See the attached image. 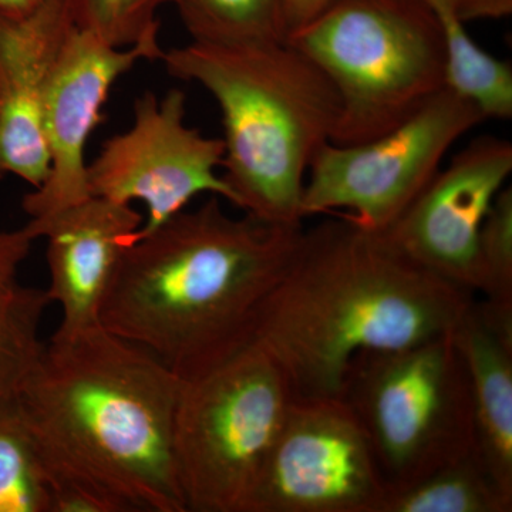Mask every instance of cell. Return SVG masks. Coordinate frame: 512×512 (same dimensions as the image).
Instances as JSON below:
<instances>
[{"label": "cell", "mask_w": 512, "mask_h": 512, "mask_svg": "<svg viewBox=\"0 0 512 512\" xmlns=\"http://www.w3.org/2000/svg\"><path fill=\"white\" fill-rule=\"evenodd\" d=\"M441 20L446 49L444 83L447 89L470 101L484 120L512 117V67L497 59L468 35L466 23L447 9L444 0L433 8Z\"/></svg>", "instance_id": "cell-17"}, {"label": "cell", "mask_w": 512, "mask_h": 512, "mask_svg": "<svg viewBox=\"0 0 512 512\" xmlns=\"http://www.w3.org/2000/svg\"><path fill=\"white\" fill-rule=\"evenodd\" d=\"M423 2H426L427 5H430L431 8H433V6L436 5L437 2H440V0H423Z\"/></svg>", "instance_id": "cell-27"}, {"label": "cell", "mask_w": 512, "mask_h": 512, "mask_svg": "<svg viewBox=\"0 0 512 512\" xmlns=\"http://www.w3.org/2000/svg\"><path fill=\"white\" fill-rule=\"evenodd\" d=\"M286 42L338 94L340 146L383 136L446 87L443 26L423 0H332Z\"/></svg>", "instance_id": "cell-5"}, {"label": "cell", "mask_w": 512, "mask_h": 512, "mask_svg": "<svg viewBox=\"0 0 512 512\" xmlns=\"http://www.w3.org/2000/svg\"><path fill=\"white\" fill-rule=\"evenodd\" d=\"M181 383L101 325L56 330L16 394L55 512H187L173 450Z\"/></svg>", "instance_id": "cell-1"}, {"label": "cell", "mask_w": 512, "mask_h": 512, "mask_svg": "<svg viewBox=\"0 0 512 512\" xmlns=\"http://www.w3.org/2000/svg\"><path fill=\"white\" fill-rule=\"evenodd\" d=\"M74 25L72 0H56L28 19H0V180L16 175L36 190L49 175L47 82Z\"/></svg>", "instance_id": "cell-14"}, {"label": "cell", "mask_w": 512, "mask_h": 512, "mask_svg": "<svg viewBox=\"0 0 512 512\" xmlns=\"http://www.w3.org/2000/svg\"><path fill=\"white\" fill-rule=\"evenodd\" d=\"M476 451L406 487L387 491L380 512H511Z\"/></svg>", "instance_id": "cell-16"}, {"label": "cell", "mask_w": 512, "mask_h": 512, "mask_svg": "<svg viewBox=\"0 0 512 512\" xmlns=\"http://www.w3.org/2000/svg\"><path fill=\"white\" fill-rule=\"evenodd\" d=\"M332 0H286V39L319 15Z\"/></svg>", "instance_id": "cell-25"}, {"label": "cell", "mask_w": 512, "mask_h": 512, "mask_svg": "<svg viewBox=\"0 0 512 512\" xmlns=\"http://www.w3.org/2000/svg\"><path fill=\"white\" fill-rule=\"evenodd\" d=\"M210 195L138 234L100 309V325L178 379L214 369L252 342L266 299L291 264L302 225L234 218Z\"/></svg>", "instance_id": "cell-3"}, {"label": "cell", "mask_w": 512, "mask_h": 512, "mask_svg": "<svg viewBox=\"0 0 512 512\" xmlns=\"http://www.w3.org/2000/svg\"><path fill=\"white\" fill-rule=\"evenodd\" d=\"M474 293L424 268L348 214L303 228L259 313L252 342L295 397H340L363 352L410 348L453 332Z\"/></svg>", "instance_id": "cell-2"}, {"label": "cell", "mask_w": 512, "mask_h": 512, "mask_svg": "<svg viewBox=\"0 0 512 512\" xmlns=\"http://www.w3.org/2000/svg\"><path fill=\"white\" fill-rule=\"evenodd\" d=\"M387 487L342 397H293L244 512H380Z\"/></svg>", "instance_id": "cell-9"}, {"label": "cell", "mask_w": 512, "mask_h": 512, "mask_svg": "<svg viewBox=\"0 0 512 512\" xmlns=\"http://www.w3.org/2000/svg\"><path fill=\"white\" fill-rule=\"evenodd\" d=\"M33 241L25 227L0 232V295L19 284V268L28 258Z\"/></svg>", "instance_id": "cell-23"}, {"label": "cell", "mask_w": 512, "mask_h": 512, "mask_svg": "<svg viewBox=\"0 0 512 512\" xmlns=\"http://www.w3.org/2000/svg\"><path fill=\"white\" fill-rule=\"evenodd\" d=\"M171 0H72L74 20L114 47L136 45L158 32L157 10Z\"/></svg>", "instance_id": "cell-22"}, {"label": "cell", "mask_w": 512, "mask_h": 512, "mask_svg": "<svg viewBox=\"0 0 512 512\" xmlns=\"http://www.w3.org/2000/svg\"><path fill=\"white\" fill-rule=\"evenodd\" d=\"M293 393L274 359L249 343L181 383L173 450L187 512H244Z\"/></svg>", "instance_id": "cell-7"}, {"label": "cell", "mask_w": 512, "mask_h": 512, "mask_svg": "<svg viewBox=\"0 0 512 512\" xmlns=\"http://www.w3.org/2000/svg\"><path fill=\"white\" fill-rule=\"evenodd\" d=\"M55 2L56 0H0V19H28Z\"/></svg>", "instance_id": "cell-26"}, {"label": "cell", "mask_w": 512, "mask_h": 512, "mask_svg": "<svg viewBox=\"0 0 512 512\" xmlns=\"http://www.w3.org/2000/svg\"><path fill=\"white\" fill-rule=\"evenodd\" d=\"M158 32L130 47H114L74 25L47 82L43 130L50 170L23 198L30 221H43L92 197L87 187V141L101 119L113 84L141 60L163 59Z\"/></svg>", "instance_id": "cell-11"}, {"label": "cell", "mask_w": 512, "mask_h": 512, "mask_svg": "<svg viewBox=\"0 0 512 512\" xmlns=\"http://www.w3.org/2000/svg\"><path fill=\"white\" fill-rule=\"evenodd\" d=\"M483 121L476 106L443 87L383 136L323 144L306 175L302 217L346 210L362 227L387 231L439 173L458 138Z\"/></svg>", "instance_id": "cell-8"}, {"label": "cell", "mask_w": 512, "mask_h": 512, "mask_svg": "<svg viewBox=\"0 0 512 512\" xmlns=\"http://www.w3.org/2000/svg\"><path fill=\"white\" fill-rule=\"evenodd\" d=\"M460 22L503 19L512 13V0H444Z\"/></svg>", "instance_id": "cell-24"}, {"label": "cell", "mask_w": 512, "mask_h": 512, "mask_svg": "<svg viewBox=\"0 0 512 512\" xmlns=\"http://www.w3.org/2000/svg\"><path fill=\"white\" fill-rule=\"evenodd\" d=\"M511 173V141L478 137L431 178L384 232L417 264L451 284L478 292V234Z\"/></svg>", "instance_id": "cell-12"}, {"label": "cell", "mask_w": 512, "mask_h": 512, "mask_svg": "<svg viewBox=\"0 0 512 512\" xmlns=\"http://www.w3.org/2000/svg\"><path fill=\"white\" fill-rule=\"evenodd\" d=\"M192 40L286 42V0H171Z\"/></svg>", "instance_id": "cell-19"}, {"label": "cell", "mask_w": 512, "mask_h": 512, "mask_svg": "<svg viewBox=\"0 0 512 512\" xmlns=\"http://www.w3.org/2000/svg\"><path fill=\"white\" fill-rule=\"evenodd\" d=\"M478 292L512 303V188H503L485 215L477 244Z\"/></svg>", "instance_id": "cell-21"}, {"label": "cell", "mask_w": 512, "mask_h": 512, "mask_svg": "<svg viewBox=\"0 0 512 512\" xmlns=\"http://www.w3.org/2000/svg\"><path fill=\"white\" fill-rule=\"evenodd\" d=\"M340 397L362 424L387 491L476 451L470 382L453 332L359 353Z\"/></svg>", "instance_id": "cell-6"}, {"label": "cell", "mask_w": 512, "mask_h": 512, "mask_svg": "<svg viewBox=\"0 0 512 512\" xmlns=\"http://www.w3.org/2000/svg\"><path fill=\"white\" fill-rule=\"evenodd\" d=\"M0 512H55V491L16 396L0 402Z\"/></svg>", "instance_id": "cell-18"}, {"label": "cell", "mask_w": 512, "mask_h": 512, "mask_svg": "<svg viewBox=\"0 0 512 512\" xmlns=\"http://www.w3.org/2000/svg\"><path fill=\"white\" fill-rule=\"evenodd\" d=\"M185 100L180 89L163 100L153 93L138 97L133 126L109 138L87 167L93 197L146 205L147 220L138 234L170 220L197 195H217L237 207L234 192L218 173L224 141L185 124Z\"/></svg>", "instance_id": "cell-10"}, {"label": "cell", "mask_w": 512, "mask_h": 512, "mask_svg": "<svg viewBox=\"0 0 512 512\" xmlns=\"http://www.w3.org/2000/svg\"><path fill=\"white\" fill-rule=\"evenodd\" d=\"M453 338L470 382L476 454L512 497V303L474 299Z\"/></svg>", "instance_id": "cell-15"}, {"label": "cell", "mask_w": 512, "mask_h": 512, "mask_svg": "<svg viewBox=\"0 0 512 512\" xmlns=\"http://www.w3.org/2000/svg\"><path fill=\"white\" fill-rule=\"evenodd\" d=\"M161 60L175 79L200 84L217 101L222 178L237 207L271 224L302 225L306 175L339 119L328 77L288 42L192 40Z\"/></svg>", "instance_id": "cell-4"}, {"label": "cell", "mask_w": 512, "mask_h": 512, "mask_svg": "<svg viewBox=\"0 0 512 512\" xmlns=\"http://www.w3.org/2000/svg\"><path fill=\"white\" fill-rule=\"evenodd\" d=\"M46 289L16 285L0 295V402L15 397L45 349Z\"/></svg>", "instance_id": "cell-20"}, {"label": "cell", "mask_w": 512, "mask_h": 512, "mask_svg": "<svg viewBox=\"0 0 512 512\" xmlns=\"http://www.w3.org/2000/svg\"><path fill=\"white\" fill-rule=\"evenodd\" d=\"M143 217L131 205L89 197L43 221H29L33 239L47 241L50 303L62 308L60 332L100 325V309Z\"/></svg>", "instance_id": "cell-13"}]
</instances>
